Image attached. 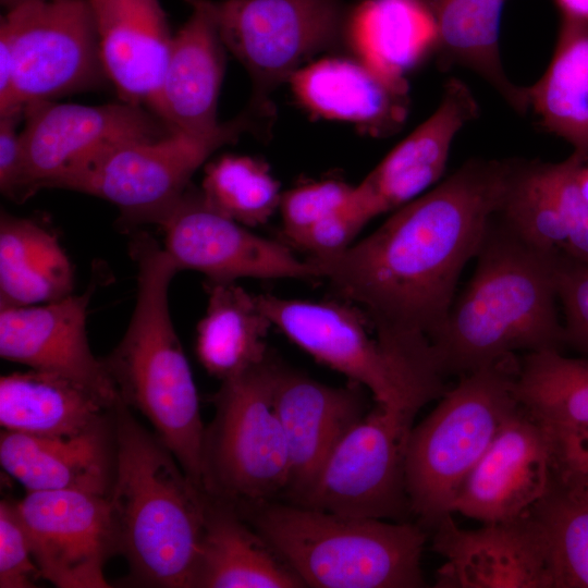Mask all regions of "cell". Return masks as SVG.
Segmentation results:
<instances>
[{"instance_id": "obj_35", "label": "cell", "mask_w": 588, "mask_h": 588, "mask_svg": "<svg viewBox=\"0 0 588 588\" xmlns=\"http://www.w3.org/2000/svg\"><path fill=\"white\" fill-rule=\"evenodd\" d=\"M530 512L543 530L552 588H588V494L563 488L552 478Z\"/></svg>"}, {"instance_id": "obj_4", "label": "cell", "mask_w": 588, "mask_h": 588, "mask_svg": "<svg viewBox=\"0 0 588 588\" xmlns=\"http://www.w3.org/2000/svg\"><path fill=\"white\" fill-rule=\"evenodd\" d=\"M130 250L137 268L135 307L122 340L101 360L125 405L147 418L187 477L204 491L206 427L168 299L170 282L180 270L166 248L146 233L134 234Z\"/></svg>"}, {"instance_id": "obj_3", "label": "cell", "mask_w": 588, "mask_h": 588, "mask_svg": "<svg viewBox=\"0 0 588 588\" xmlns=\"http://www.w3.org/2000/svg\"><path fill=\"white\" fill-rule=\"evenodd\" d=\"M124 586L193 588L205 525L206 493L172 451L122 404L117 465L107 497Z\"/></svg>"}, {"instance_id": "obj_14", "label": "cell", "mask_w": 588, "mask_h": 588, "mask_svg": "<svg viewBox=\"0 0 588 588\" xmlns=\"http://www.w3.org/2000/svg\"><path fill=\"white\" fill-rule=\"evenodd\" d=\"M41 578L59 588H108L105 566L118 554L106 497L26 491L16 501Z\"/></svg>"}, {"instance_id": "obj_8", "label": "cell", "mask_w": 588, "mask_h": 588, "mask_svg": "<svg viewBox=\"0 0 588 588\" xmlns=\"http://www.w3.org/2000/svg\"><path fill=\"white\" fill-rule=\"evenodd\" d=\"M103 77L88 0L32 1L1 16L0 114L90 89Z\"/></svg>"}, {"instance_id": "obj_25", "label": "cell", "mask_w": 588, "mask_h": 588, "mask_svg": "<svg viewBox=\"0 0 588 588\" xmlns=\"http://www.w3.org/2000/svg\"><path fill=\"white\" fill-rule=\"evenodd\" d=\"M122 404L49 371L30 369L0 379V425L8 431L71 437L103 421Z\"/></svg>"}, {"instance_id": "obj_18", "label": "cell", "mask_w": 588, "mask_h": 588, "mask_svg": "<svg viewBox=\"0 0 588 588\" xmlns=\"http://www.w3.org/2000/svg\"><path fill=\"white\" fill-rule=\"evenodd\" d=\"M93 294H71L32 306L0 307V356L30 369L59 373L102 395L122 401L101 358L95 357L86 333Z\"/></svg>"}, {"instance_id": "obj_19", "label": "cell", "mask_w": 588, "mask_h": 588, "mask_svg": "<svg viewBox=\"0 0 588 588\" xmlns=\"http://www.w3.org/2000/svg\"><path fill=\"white\" fill-rule=\"evenodd\" d=\"M478 110L470 89L450 78L436 111L355 185L369 220L404 206L440 180L456 135Z\"/></svg>"}, {"instance_id": "obj_34", "label": "cell", "mask_w": 588, "mask_h": 588, "mask_svg": "<svg viewBox=\"0 0 588 588\" xmlns=\"http://www.w3.org/2000/svg\"><path fill=\"white\" fill-rule=\"evenodd\" d=\"M200 194L219 213L245 225L265 224L280 207V184L266 162L224 155L205 168Z\"/></svg>"}, {"instance_id": "obj_20", "label": "cell", "mask_w": 588, "mask_h": 588, "mask_svg": "<svg viewBox=\"0 0 588 588\" xmlns=\"http://www.w3.org/2000/svg\"><path fill=\"white\" fill-rule=\"evenodd\" d=\"M360 388L330 387L274 365L272 396L287 446L291 503L304 497L338 441L365 415Z\"/></svg>"}, {"instance_id": "obj_12", "label": "cell", "mask_w": 588, "mask_h": 588, "mask_svg": "<svg viewBox=\"0 0 588 588\" xmlns=\"http://www.w3.org/2000/svg\"><path fill=\"white\" fill-rule=\"evenodd\" d=\"M272 323L315 359L369 390L377 404L415 414L431 400L366 328L365 317L336 302L257 295Z\"/></svg>"}, {"instance_id": "obj_39", "label": "cell", "mask_w": 588, "mask_h": 588, "mask_svg": "<svg viewBox=\"0 0 588 588\" xmlns=\"http://www.w3.org/2000/svg\"><path fill=\"white\" fill-rule=\"evenodd\" d=\"M586 162L588 161L572 152L565 160L553 162V174L567 233L564 254L588 265V201L577 183V171Z\"/></svg>"}, {"instance_id": "obj_42", "label": "cell", "mask_w": 588, "mask_h": 588, "mask_svg": "<svg viewBox=\"0 0 588 588\" xmlns=\"http://www.w3.org/2000/svg\"><path fill=\"white\" fill-rule=\"evenodd\" d=\"M24 112L0 114V189L17 203H22V184L25 167L24 145L17 131Z\"/></svg>"}, {"instance_id": "obj_15", "label": "cell", "mask_w": 588, "mask_h": 588, "mask_svg": "<svg viewBox=\"0 0 588 588\" xmlns=\"http://www.w3.org/2000/svg\"><path fill=\"white\" fill-rule=\"evenodd\" d=\"M159 226L166 232L164 248L179 270L201 272L211 282L317 279L307 259L301 260L284 244L219 213L206 204L199 189L188 188Z\"/></svg>"}, {"instance_id": "obj_37", "label": "cell", "mask_w": 588, "mask_h": 588, "mask_svg": "<svg viewBox=\"0 0 588 588\" xmlns=\"http://www.w3.org/2000/svg\"><path fill=\"white\" fill-rule=\"evenodd\" d=\"M41 578L16 501L0 502V588H33Z\"/></svg>"}, {"instance_id": "obj_26", "label": "cell", "mask_w": 588, "mask_h": 588, "mask_svg": "<svg viewBox=\"0 0 588 588\" xmlns=\"http://www.w3.org/2000/svg\"><path fill=\"white\" fill-rule=\"evenodd\" d=\"M305 587L294 571L232 506L206 494L193 588Z\"/></svg>"}, {"instance_id": "obj_16", "label": "cell", "mask_w": 588, "mask_h": 588, "mask_svg": "<svg viewBox=\"0 0 588 588\" xmlns=\"http://www.w3.org/2000/svg\"><path fill=\"white\" fill-rule=\"evenodd\" d=\"M432 549L444 560L437 588H552L543 530L529 512L517 519L464 529L452 514L434 526Z\"/></svg>"}, {"instance_id": "obj_5", "label": "cell", "mask_w": 588, "mask_h": 588, "mask_svg": "<svg viewBox=\"0 0 588 588\" xmlns=\"http://www.w3.org/2000/svg\"><path fill=\"white\" fill-rule=\"evenodd\" d=\"M305 587L425 586V531L415 524L354 517L272 501L240 513Z\"/></svg>"}, {"instance_id": "obj_7", "label": "cell", "mask_w": 588, "mask_h": 588, "mask_svg": "<svg viewBox=\"0 0 588 588\" xmlns=\"http://www.w3.org/2000/svg\"><path fill=\"white\" fill-rule=\"evenodd\" d=\"M274 364L222 381L203 448L204 492L238 513L285 493L290 463L272 396Z\"/></svg>"}, {"instance_id": "obj_28", "label": "cell", "mask_w": 588, "mask_h": 588, "mask_svg": "<svg viewBox=\"0 0 588 588\" xmlns=\"http://www.w3.org/2000/svg\"><path fill=\"white\" fill-rule=\"evenodd\" d=\"M436 30L442 70L467 68L486 79L518 113L528 111L527 87L513 84L500 56L504 0H426Z\"/></svg>"}, {"instance_id": "obj_32", "label": "cell", "mask_w": 588, "mask_h": 588, "mask_svg": "<svg viewBox=\"0 0 588 588\" xmlns=\"http://www.w3.org/2000/svg\"><path fill=\"white\" fill-rule=\"evenodd\" d=\"M519 405L549 429L588 424V359L559 350L526 353L514 379Z\"/></svg>"}, {"instance_id": "obj_10", "label": "cell", "mask_w": 588, "mask_h": 588, "mask_svg": "<svg viewBox=\"0 0 588 588\" xmlns=\"http://www.w3.org/2000/svg\"><path fill=\"white\" fill-rule=\"evenodd\" d=\"M213 20L226 50L249 73L253 106L344 35L342 0H193Z\"/></svg>"}, {"instance_id": "obj_45", "label": "cell", "mask_w": 588, "mask_h": 588, "mask_svg": "<svg viewBox=\"0 0 588 588\" xmlns=\"http://www.w3.org/2000/svg\"><path fill=\"white\" fill-rule=\"evenodd\" d=\"M32 1H40V0H0V3L2 7L5 8L7 11L14 9L21 4L32 2Z\"/></svg>"}, {"instance_id": "obj_38", "label": "cell", "mask_w": 588, "mask_h": 588, "mask_svg": "<svg viewBox=\"0 0 588 588\" xmlns=\"http://www.w3.org/2000/svg\"><path fill=\"white\" fill-rule=\"evenodd\" d=\"M556 286L565 346L588 354V265L561 254Z\"/></svg>"}, {"instance_id": "obj_13", "label": "cell", "mask_w": 588, "mask_h": 588, "mask_svg": "<svg viewBox=\"0 0 588 588\" xmlns=\"http://www.w3.org/2000/svg\"><path fill=\"white\" fill-rule=\"evenodd\" d=\"M24 119L22 203L108 148L172 132L146 107L120 100L100 106L40 101L25 108Z\"/></svg>"}, {"instance_id": "obj_41", "label": "cell", "mask_w": 588, "mask_h": 588, "mask_svg": "<svg viewBox=\"0 0 588 588\" xmlns=\"http://www.w3.org/2000/svg\"><path fill=\"white\" fill-rule=\"evenodd\" d=\"M547 430L552 445L553 480L563 488L588 494V424Z\"/></svg>"}, {"instance_id": "obj_31", "label": "cell", "mask_w": 588, "mask_h": 588, "mask_svg": "<svg viewBox=\"0 0 588 588\" xmlns=\"http://www.w3.org/2000/svg\"><path fill=\"white\" fill-rule=\"evenodd\" d=\"M208 305L197 324L196 354L221 381L264 363L265 339L272 326L252 295L235 281L206 283Z\"/></svg>"}, {"instance_id": "obj_44", "label": "cell", "mask_w": 588, "mask_h": 588, "mask_svg": "<svg viewBox=\"0 0 588 588\" xmlns=\"http://www.w3.org/2000/svg\"><path fill=\"white\" fill-rule=\"evenodd\" d=\"M577 183L583 196L588 201V162L579 167L577 171Z\"/></svg>"}, {"instance_id": "obj_29", "label": "cell", "mask_w": 588, "mask_h": 588, "mask_svg": "<svg viewBox=\"0 0 588 588\" xmlns=\"http://www.w3.org/2000/svg\"><path fill=\"white\" fill-rule=\"evenodd\" d=\"M73 286L74 269L58 236L38 221L2 211L0 307L52 303Z\"/></svg>"}, {"instance_id": "obj_33", "label": "cell", "mask_w": 588, "mask_h": 588, "mask_svg": "<svg viewBox=\"0 0 588 588\" xmlns=\"http://www.w3.org/2000/svg\"><path fill=\"white\" fill-rule=\"evenodd\" d=\"M497 216L530 246L551 255L564 254L567 233L553 162L514 160Z\"/></svg>"}, {"instance_id": "obj_11", "label": "cell", "mask_w": 588, "mask_h": 588, "mask_svg": "<svg viewBox=\"0 0 588 588\" xmlns=\"http://www.w3.org/2000/svg\"><path fill=\"white\" fill-rule=\"evenodd\" d=\"M415 415L376 403L346 430L294 504L344 516L402 517L411 511L405 456Z\"/></svg>"}, {"instance_id": "obj_22", "label": "cell", "mask_w": 588, "mask_h": 588, "mask_svg": "<svg viewBox=\"0 0 588 588\" xmlns=\"http://www.w3.org/2000/svg\"><path fill=\"white\" fill-rule=\"evenodd\" d=\"M88 2L102 68L120 101L156 114L173 38L160 0Z\"/></svg>"}, {"instance_id": "obj_24", "label": "cell", "mask_w": 588, "mask_h": 588, "mask_svg": "<svg viewBox=\"0 0 588 588\" xmlns=\"http://www.w3.org/2000/svg\"><path fill=\"white\" fill-rule=\"evenodd\" d=\"M193 12L173 35L156 114L175 132L208 136L217 118L225 69V46L209 13L193 0Z\"/></svg>"}, {"instance_id": "obj_9", "label": "cell", "mask_w": 588, "mask_h": 588, "mask_svg": "<svg viewBox=\"0 0 588 588\" xmlns=\"http://www.w3.org/2000/svg\"><path fill=\"white\" fill-rule=\"evenodd\" d=\"M250 126L249 117L224 122L208 136L172 131L108 148L60 177L52 188L106 199L127 224L160 225L189 188L196 170Z\"/></svg>"}, {"instance_id": "obj_6", "label": "cell", "mask_w": 588, "mask_h": 588, "mask_svg": "<svg viewBox=\"0 0 588 588\" xmlns=\"http://www.w3.org/2000/svg\"><path fill=\"white\" fill-rule=\"evenodd\" d=\"M513 357L462 376L412 428L405 456L406 491L411 512L422 524L434 527L452 514L466 478L518 408Z\"/></svg>"}, {"instance_id": "obj_40", "label": "cell", "mask_w": 588, "mask_h": 588, "mask_svg": "<svg viewBox=\"0 0 588 588\" xmlns=\"http://www.w3.org/2000/svg\"><path fill=\"white\" fill-rule=\"evenodd\" d=\"M370 220L360 207L355 187V197L351 204L319 220L292 243L310 255L339 253L354 243L362 229Z\"/></svg>"}, {"instance_id": "obj_17", "label": "cell", "mask_w": 588, "mask_h": 588, "mask_svg": "<svg viewBox=\"0 0 588 588\" xmlns=\"http://www.w3.org/2000/svg\"><path fill=\"white\" fill-rule=\"evenodd\" d=\"M552 476L550 433L519 405L466 478L451 513L481 524L517 519L547 494Z\"/></svg>"}, {"instance_id": "obj_21", "label": "cell", "mask_w": 588, "mask_h": 588, "mask_svg": "<svg viewBox=\"0 0 588 588\" xmlns=\"http://www.w3.org/2000/svg\"><path fill=\"white\" fill-rule=\"evenodd\" d=\"M301 106L314 117L353 124L371 136L402 127L408 110L407 79H394L360 59L324 57L289 79Z\"/></svg>"}, {"instance_id": "obj_30", "label": "cell", "mask_w": 588, "mask_h": 588, "mask_svg": "<svg viewBox=\"0 0 588 588\" xmlns=\"http://www.w3.org/2000/svg\"><path fill=\"white\" fill-rule=\"evenodd\" d=\"M528 110L588 161V23L561 17L547 70L527 87Z\"/></svg>"}, {"instance_id": "obj_43", "label": "cell", "mask_w": 588, "mask_h": 588, "mask_svg": "<svg viewBox=\"0 0 588 588\" xmlns=\"http://www.w3.org/2000/svg\"><path fill=\"white\" fill-rule=\"evenodd\" d=\"M561 17L588 23V0H553Z\"/></svg>"}, {"instance_id": "obj_2", "label": "cell", "mask_w": 588, "mask_h": 588, "mask_svg": "<svg viewBox=\"0 0 588 588\" xmlns=\"http://www.w3.org/2000/svg\"><path fill=\"white\" fill-rule=\"evenodd\" d=\"M560 255L530 246L495 216L469 282L431 343L432 363L443 379L462 377L520 351H562Z\"/></svg>"}, {"instance_id": "obj_1", "label": "cell", "mask_w": 588, "mask_h": 588, "mask_svg": "<svg viewBox=\"0 0 588 588\" xmlns=\"http://www.w3.org/2000/svg\"><path fill=\"white\" fill-rule=\"evenodd\" d=\"M513 166L514 160H469L363 240L307 258L317 279L355 304L384 351L427 388L444 383L431 343L461 273L500 210Z\"/></svg>"}, {"instance_id": "obj_36", "label": "cell", "mask_w": 588, "mask_h": 588, "mask_svg": "<svg viewBox=\"0 0 588 588\" xmlns=\"http://www.w3.org/2000/svg\"><path fill=\"white\" fill-rule=\"evenodd\" d=\"M355 185L338 180L310 182L282 193L280 212L285 236L293 241L319 220L347 206Z\"/></svg>"}, {"instance_id": "obj_23", "label": "cell", "mask_w": 588, "mask_h": 588, "mask_svg": "<svg viewBox=\"0 0 588 588\" xmlns=\"http://www.w3.org/2000/svg\"><path fill=\"white\" fill-rule=\"evenodd\" d=\"M118 409L71 437H38L2 429L1 466L26 491H79L107 498L117 465Z\"/></svg>"}, {"instance_id": "obj_27", "label": "cell", "mask_w": 588, "mask_h": 588, "mask_svg": "<svg viewBox=\"0 0 588 588\" xmlns=\"http://www.w3.org/2000/svg\"><path fill=\"white\" fill-rule=\"evenodd\" d=\"M344 36L358 59L394 79H406L437 50L426 0H363L347 13Z\"/></svg>"}]
</instances>
